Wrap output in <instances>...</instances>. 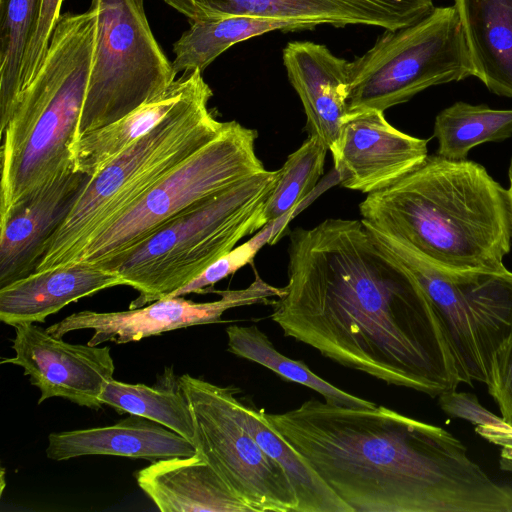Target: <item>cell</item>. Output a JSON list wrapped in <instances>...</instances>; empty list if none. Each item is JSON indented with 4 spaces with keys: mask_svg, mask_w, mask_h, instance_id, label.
Listing matches in <instances>:
<instances>
[{
    "mask_svg": "<svg viewBox=\"0 0 512 512\" xmlns=\"http://www.w3.org/2000/svg\"><path fill=\"white\" fill-rule=\"evenodd\" d=\"M288 282L271 300L285 336L387 384L432 397L461 383L418 281L353 219L290 234Z\"/></svg>",
    "mask_w": 512,
    "mask_h": 512,
    "instance_id": "1",
    "label": "cell"
},
{
    "mask_svg": "<svg viewBox=\"0 0 512 512\" xmlns=\"http://www.w3.org/2000/svg\"><path fill=\"white\" fill-rule=\"evenodd\" d=\"M264 417L352 512H512V489L441 427L314 399Z\"/></svg>",
    "mask_w": 512,
    "mask_h": 512,
    "instance_id": "2",
    "label": "cell"
},
{
    "mask_svg": "<svg viewBox=\"0 0 512 512\" xmlns=\"http://www.w3.org/2000/svg\"><path fill=\"white\" fill-rule=\"evenodd\" d=\"M362 220L452 271H502L512 239L508 191L471 160L428 155L360 203Z\"/></svg>",
    "mask_w": 512,
    "mask_h": 512,
    "instance_id": "3",
    "label": "cell"
},
{
    "mask_svg": "<svg viewBox=\"0 0 512 512\" xmlns=\"http://www.w3.org/2000/svg\"><path fill=\"white\" fill-rule=\"evenodd\" d=\"M96 14H61L45 59L0 127V214L74 170L72 145L91 73Z\"/></svg>",
    "mask_w": 512,
    "mask_h": 512,
    "instance_id": "4",
    "label": "cell"
},
{
    "mask_svg": "<svg viewBox=\"0 0 512 512\" xmlns=\"http://www.w3.org/2000/svg\"><path fill=\"white\" fill-rule=\"evenodd\" d=\"M278 170H264L186 208L149 237L97 266L118 273L139 295L129 309L169 297L265 227L263 210Z\"/></svg>",
    "mask_w": 512,
    "mask_h": 512,
    "instance_id": "5",
    "label": "cell"
},
{
    "mask_svg": "<svg viewBox=\"0 0 512 512\" xmlns=\"http://www.w3.org/2000/svg\"><path fill=\"white\" fill-rule=\"evenodd\" d=\"M212 96L202 79L158 125L91 177L67 218L46 243L35 272L69 266L93 234L217 137L225 122L217 120L208 109Z\"/></svg>",
    "mask_w": 512,
    "mask_h": 512,
    "instance_id": "6",
    "label": "cell"
},
{
    "mask_svg": "<svg viewBox=\"0 0 512 512\" xmlns=\"http://www.w3.org/2000/svg\"><path fill=\"white\" fill-rule=\"evenodd\" d=\"M377 245L418 281L439 320L461 383L486 384L494 356L512 338V272L452 271L361 220Z\"/></svg>",
    "mask_w": 512,
    "mask_h": 512,
    "instance_id": "7",
    "label": "cell"
},
{
    "mask_svg": "<svg viewBox=\"0 0 512 512\" xmlns=\"http://www.w3.org/2000/svg\"><path fill=\"white\" fill-rule=\"evenodd\" d=\"M474 76L456 5L435 7L420 21L385 32L350 62L348 112L385 111L419 92Z\"/></svg>",
    "mask_w": 512,
    "mask_h": 512,
    "instance_id": "8",
    "label": "cell"
},
{
    "mask_svg": "<svg viewBox=\"0 0 512 512\" xmlns=\"http://www.w3.org/2000/svg\"><path fill=\"white\" fill-rule=\"evenodd\" d=\"M257 131L236 121L174 167L114 220L93 234L73 262L99 266L149 237L191 205L266 170L257 157Z\"/></svg>",
    "mask_w": 512,
    "mask_h": 512,
    "instance_id": "9",
    "label": "cell"
},
{
    "mask_svg": "<svg viewBox=\"0 0 512 512\" xmlns=\"http://www.w3.org/2000/svg\"><path fill=\"white\" fill-rule=\"evenodd\" d=\"M95 46L76 139L126 116L176 79L147 20L144 0H92Z\"/></svg>",
    "mask_w": 512,
    "mask_h": 512,
    "instance_id": "10",
    "label": "cell"
},
{
    "mask_svg": "<svg viewBox=\"0 0 512 512\" xmlns=\"http://www.w3.org/2000/svg\"><path fill=\"white\" fill-rule=\"evenodd\" d=\"M180 386L193 421L192 443L249 512H297L298 498L284 468L236 419L225 387L184 374Z\"/></svg>",
    "mask_w": 512,
    "mask_h": 512,
    "instance_id": "11",
    "label": "cell"
},
{
    "mask_svg": "<svg viewBox=\"0 0 512 512\" xmlns=\"http://www.w3.org/2000/svg\"><path fill=\"white\" fill-rule=\"evenodd\" d=\"M253 282L239 290H212L221 296L211 302L197 303L183 296L166 297L143 307L118 312L80 311L49 326L47 331L63 337L76 331L90 329L93 335L87 344L97 346L104 342L125 344L139 341L164 332L195 325L221 322V317L231 308L254 304H269V298L279 297L283 287L265 282L254 269Z\"/></svg>",
    "mask_w": 512,
    "mask_h": 512,
    "instance_id": "12",
    "label": "cell"
},
{
    "mask_svg": "<svg viewBox=\"0 0 512 512\" xmlns=\"http://www.w3.org/2000/svg\"><path fill=\"white\" fill-rule=\"evenodd\" d=\"M14 357L1 364L23 368L40 390L38 403L62 397L91 409L102 407L100 396L113 379L114 361L109 346L71 344L34 323L15 326Z\"/></svg>",
    "mask_w": 512,
    "mask_h": 512,
    "instance_id": "13",
    "label": "cell"
},
{
    "mask_svg": "<svg viewBox=\"0 0 512 512\" xmlns=\"http://www.w3.org/2000/svg\"><path fill=\"white\" fill-rule=\"evenodd\" d=\"M190 23L246 15L319 25H367L394 31L434 10L433 0H163Z\"/></svg>",
    "mask_w": 512,
    "mask_h": 512,
    "instance_id": "14",
    "label": "cell"
},
{
    "mask_svg": "<svg viewBox=\"0 0 512 512\" xmlns=\"http://www.w3.org/2000/svg\"><path fill=\"white\" fill-rule=\"evenodd\" d=\"M427 144L428 139L393 127L383 111L348 112L342 121L334 170L344 188L369 194L421 165L428 156Z\"/></svg>",
    "mask_w": 512,
    "mask_h": 512,
    "instance_id": "15",
    "label": "cell"
},
{
    "mask_svg": "<svg viewBox=\"0 0 512 512\" xmlns=\"http://www.w3.org/2000/svg\"><path fill=\"white\" fill-rule=\"evenodd\" d=\"M90 178L72 170L0 214V288L35 272Z\"/></svg>",
    "mask_w": 512,
    "mask_h": 512,
    "instance_id": "16",
    "label": "cell"
},
{
    "mask_svg": "<svg viewBox=\"0 0 512 512\" xmlns=\"http://www.w3.org/2000/svg\"><path fill=\"white\" fill-rule=\"evenodd\" d=\"M283 63L303 104L309 135L320 137L337 160L342 121L348 113L350 61L324 45L295 41L283 49Z\"/></svg>",
    "mask_w": 512,
    "mask_h": 512,
    "instance_id": "17",
    "label": "cell"
},
{
    "mask_svg": "<svg viewBox=\"0 0 512 512\" xmlns=\"http://www.w3.org/2000/svg\"><path fill=\"white\" fill-rule=\"evenodd\" d=\"M195 453L191 441L155 421L134 414L109 426L51 433L46 448L47 457L56 461L110 455L154 462Z\"/></svg>",
    "mask_w": 512,
    "mask_h": 512,
    "instance_id": "18",
    "label": "cell"
},
{
    "mask_svg": "<svg viewBox=\"0 0 512 512\" xmlns=\"http://www.w3.org/2000/svg\"><path fill=\"white\" fill-rule=\"evenodd\" d=\"M125 285L116 272L90 264L35 272L0 288V320L10 326L43 323L68 304Z\"/></svg>",
    "mask_w": 512,
    "mask_h": 512,
    "instance_id": "19",
    "label": "cell"
},
{
    "mask_svg": "<svg viewBox=\"0 0 512 512\" xmlns=\"http://www.w3.org/2000/svg\"><path fill=\"white\" fill-rule=\"evenodd\" d=\"M137 483L162 512H249L197 452L152 462Z\"/></svg>",
    "mask_w": 512,
    "mask_h": 512,
    "instance_id": "20",
    "label": "cell"
},
{
    "mask_svg": "<svg viewBox=\"0 0 512 512\" xmlns=\"http://www.w3.org/2000/svg\"><path fill=\"white\" fill-rule=\"evenodd\" d=\"M474 67L489 91L512 98V0H455Z\"/></svg>",
    "mask_w": 512,
    "mask_h": 512,
    "instance_id": "21",
    "label": "cell"
},
{
    "mask_svg": "<svg viewBox=\"0 0 512 512\" xmlns=\"http://www.w3.org/2000/svg\"><path fill=\"white\" fill-rule=\"evenodd\" d=\"M202 79L198 69L183 73L157 97L121 119L75 140L72 145L74 171L95 176L113 158L158 125Z\"/></svg>",
    "mask_w": 512,
    "mask_h": 512,
    "instance_id": "22",
    "label": "cell"
},
{
    "mask_svg": "<svg viewBox=\"0 0 512 512\" xmlns=\"http://www.w3.org/2000/svg\"><path fill=\"white\" fill-rule=\"evenodd\" d=\"M238 391L225 387L231 411L261 448L284 468L298 498L297 512H352L300 454L268 425L265 410L242 401L236 396Z\"/></svg>",
    "mask_w": 512,
    "mask_h": 512,
    "instance_id": "23",
    "label": "cell"
},
{
    "mask_svg": "<svg viewBox=\"0 0 512 512\" xmlns=\"http://www.w3.org/2000/svg\"><path fill=\"white\" fill-rule=\"evenodd\" d=\"M319 24L295 19L246 15L229 16L208 22H192L173 44L172 65L176 74L203 71L234 44L272 31L310 30Z\"/></svg>",
    "mask_w": 512,
    "mask_h": 512,
    "instance_id": "24",
    "label": "cell"
},
{
    "mask_svg": "<svg viewBox=\"0 0 512 512\" xmlns=\"http://www.w3.org/2000/svg\"><path fill=\"white\" fill-rule=\"evenodd\" d=\"M100 400L118 413H128L155 421L192 442L194 421L179 377L165 374L154 387L111 379Z\"/></svg>",
    "mask_w": 512,
    "mask_h": 512,
    "instance_id": "25",
    "label": "cell"
},
{
    "mask_svg": "<svg viewBox=\"0 0 512 512\" xmlns=\"http://www.w3.org/2000/svg\"><path fill=\"white\" fill-rule=\"evenodd\" d=\"M433 136L436 154L450 160H464L471 149L485 142H500L512 136V109H492L458 101L440 111Z\"/></svg>",
    "mask_w": 512,
    "mask_h": 512,
    "instance_id": "26",
    "label": "cell"
},
{
    "mask_svg": "<svg viewBox=\"0 0 512 512\" xmlns=\"http://www.w3.org/2000/svg\"><path fill=\"white\" fill-rule=\"evenodd\" d=\"M226 334L229 352L260 364L286 380L318 392L329 403L350 407L375 405L372 401L350 394L322 379L302 361L281 354L256 325H231L226 329Z\"/></svg>",
    "mask_w": 512,
    "mask_h": 512,
    "instance_id": "27",
    "label": "cell"
},
{
    "mask_svg": "<svg viewBox=\"0 0 512 512\" xmlns=\"http://www.w3.org/2000/svg\"><path fill=\"white\" fill-rule=\"evenodd\" d=\"M40 5L41 0H0V127L19 95L22 64Z\"/></svg>",
    "mask_w": 512,
    "mask_h": 512,
    "instance_id": "28",
    "label": "cell"
},
{
    "mask_svg": "<svg viewBox=\"0 0 512 512\" xmlns=\"http://www.w3.org/2000/svg\"><path fill=\"white\" fill-rule=\"evenodd\" d=\"M328 151L327 145L320 137L309 135L302 145L287 157L284 165L278 169L275 187L263 210L265 225L295 212L314 190L323 175Z\"/></svg>",
    "mask_w": 512,
    "mask_h": 512,
    "instance_id": "29",
    "label": "cell"
},
{
    "mask_svg": "<svg viewBox=\"0 0 512 512\" xmlns=\"http://www.w3.org/2000/svg\"><path fill=\"white\" fill-rule=\"evenodd\" d=\"M292 214L293 213H290L277 221L267 224L259 230L258 234L252 239L218 259L199 276L169 297L185 296L190 293H206L209 287L213 286L216 282L226 278L251 262L257 251L264 244L274 243L276 236L283 230V227L288 223Z\"/></svg>",
    "mask_w": 512,
    "mask_h": 512,
    "instance_id": "30",
    "label": "cell"
},
{
    "mask_svg": "<svg viewBox=\"0 0 512 512\" xmlns=\"http://www.w3.org/2000/svg\"><path fill=\"white\" fill-rule=\"evenodd\" d=\"M439 404L447 414L473 423L476 433L500 447L502 459L512 463V425L486 410L472 394L455 391L441 395Z\"/></svg>",
    "mask_w": 512,
    "mask_h": 512,
    "instance_id": "31",
    "label": "cell"
},
{
    "mask_svg": "<svg viewBox=\"0 0 512 512\" xmlns=\"http://www.w3.org/2000/svg\"><path fill=\"white\" fill-rule=\"evenodd\" d=\"M63 0H41L35 31L26 50L19 82V93L32 81L41 67L53 30L61 16Z\"/></svg>",
    "mask_w": 512,
    "mask_h": 512,
    "instance_id": "32",
    "label": "cell"
},
{
    "mask_svg": "<svg viewBox=\"0 0 512 512\" xmlns=\"http://www.w3.org/2000/svg\"><path fill=\"white\" fill-rule=\"evenodd\" d=\"M486 385L502 420L512 425V338L494 356Z\"/></svg>",
    "mask_w": 512,
    "mask_h": 512,
    "instance_id": "33",
    "label": "cell"
},
{
    "mask_svg": "<svg viewBox=\"0 0 512 512\" xmlns=\"http://www.w3.org/2000/svg\"><path fill=\"white\" fill-rule=\"evenodd\" d=\"M508 179H509V187H508L507 191H508V196H509L511 217H512V157L510 159V164H509V168H508Z\"/></svg>",
    "mask_w": 512,
    "mask_h": 512,
    "instance_id": "34",
    "label": "cell"
}]
</instances>
